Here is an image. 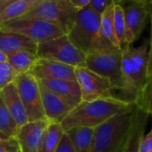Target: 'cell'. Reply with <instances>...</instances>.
Listing matches in <instances>:
<instances>
[{"instance_id":"cell-1","label":"cell","mask_w":152,"mask_h":152,"mask_svg":"<svg viewBox=\"0 0 152 152\" xmlns=\"http://www.w3.org/2000/svg\"><path fill=\"white\" fill-rule=\"evenodd\" d=\"M148 61V41L139 47L130 45L122 51V88L117 96L118 98L136 105L141 102L149 82Z\"/></svg>"},{"instance_id":"cell-2","label":"cell","mask_w":152,"mask_h":152,"mask_svg":"<svg viewBox=\"0 0 152 152\" xmlns=\"http://www.w3.org/2000/svg\"><path fill=\"white\" fill-rule=\"evenodd\" d=\"M136 104L117 96L81 102L61 122L65 131L73 127L96 128L106 121L122 113L134 110Z\"/></svg>"},{"instance_id":"cell-3","label":"cell","mask_w":152,"mask_h":152,"mask_svg":"<svg viewBox=\"0 0 152 152\" xmlns=\"http://www.w3.org/2000/svg\"><path fill=\"white\" fill-rule=\"evenodd\" d=\"M67 36L72 44L86 54L94 51L116 48L102 36L101 15L89 6L77 12L75 23Z\"/></svg>"},{"instance_id":"cell-4","label":"cell","mask_w":152,"mask_h":152,"mask_svg":"<svg viewBox=\"0 0 152 152\" xmlns=\"http://www.w3.org/2000/svg\"><path fill=\"white\" fill-rule=\"evenodd\" d=\"M135 109L115 116L96 127L91 152H123Z\"/></svg>"},{"instance_id":"cell-5","label":"cell","mask_w":152,"mask_h":152,"mask_svg":"<svg viewBox=\"0 0 152 152\" xmlns=\"http://www.w3.org/2000/svg\"><path fill=\"white\" fill-rule=\"evenodd\" d=\"M77 11L69 0H39V2L20 18L38 19L59 26L65 33L71 30Z\"/></svg>"},{"instance_id":"cell-6","label":"cell","mask_w":152,"mask_h":152,"mask_svg":"<svg viewBox=\"0 0 152 152\" xmlns=\"http://www.w3.org/2000/svg\"><path fill=\"white\" fill-rule=\"evenodd\" d=\"M121 62L122 50L110 48L87 53L84 67L108 78L111 82L115 91L120 92L122 88Z\"/></svg>"},{"instance_id":"cell-7","label":"cell","mask_w":152,"mask_h":152,"mask_svg":"<svg viewBox=\"0 0 152 152\" xmlns=\"http://www.w3.org/2000/svg\"><path fill=\"white\" fill-rule=\"evenodd\" d=\"M0 30L22 35L37 44L67 35L59 26L38 19L18 18L0 26Z\"/></svg>"},{"instance_id":"cell-8","label":"cell","mask_w":152,"mask_h":152,"mask_svg":"<svg viewBox=\"0 0 152 152\" xmlns=\"http://www.w3.org/2000/svg\"><path fill=\"white\" fill-rule=\"evenodd\" d=\"M38 58L53 60L73 67L85 65L86 54L72 44L67 35L37 45Z\"/></svg>"},{"instance_id":"cell-9","label":"cell","mask_w":152,"mask_h":152,"mask_svg":"<svg viewBox=\"0 0 152 152\" xmlns=\"http://www.w3.org/2000/svg\"><path fill=\"white\" fill-rule=\"evenodd\" d=\"M14 83L24 105L28 122L45 119L40 86L38 80L29 72L18 75Z\"/></svg>"},{"instance_id":"cell-10","label":"cell","mask_w":152,"mask_h":152,"mask_svg":"<svg viewBox=\"0 0 152 152\" xmlns=\"http://www.w3.org/2000/svg\"><path fill=\"white\" fill-rule=\"evenodd\" d=\"M76 81L79 86L82 102H91L102 98L113 97L114 87L111 82L87 68H75Z\"/></svg>"},{"instance_id":"cell-11","label":"cell","mask_w":152,"mask_h":152,"mask_svg":"<svg viewBox=\"0 0 152 152\" xmlns=\"http://www.w3.org/2000/svg\"><path fill=\"white\" fill-rule=\"evenodd\" d=\"M126 22V42L132 45L142 35L150 16L148 1H131L126 4L120 2Z\"/></svg>"},{"instance_id":"cell-12","label":"cell","mask_w":152,"mask_h":152,"mask_svg":"<svg viewBox=\"0 0 152 152\" xmlns=\"http://www.w3.org/2000/svg\"><path fill=\"white\" fill-rule=\"evenodd\" d=\"M47 118L28 122L20 126L15 136L21 152H40L46 129L50 124Z\"/></svg>"},{"instance_id":"cell-13","label":"cell","mask_w":152,"mask_h":152,"mask_svg":"<svg viewBox=\"0 0 152 152\" xmlns=\"http://www.w3.org/2000/svg\"><path fill=\"white\" fill-rule=\"evenodd\" d=\"M37 80L65 79L76 80L75 67L53 60L38 58L29 71Z\"/></svg>"},{"instance_id":"cell-14","label":"cell","mask_w":152,"mask_h":152,"mask_svg":"<svg viewBox=\"0 0 152 152\" xmlns=\"http://www.w3.org/2000/svg\"><path fill=\"white\" fill-rule=\"evenodd\" d=\"M39 82V81H38ZM42 103L45 118L51 122L61 123L74 109L63 98L53 93L39 82Z\"/></svg>"},{"instance_id":"cell-15","label":"cell","mask_w":152,"mask_h":152,"mask_svg":"<svg viewBox=\"0 0 152 152\" xmlns=\"http://www.w3.org/2000/svg\"><path fill=\"white\" fill-rule=\"evenodd\" d=\"M38 81L47 89L63 98L74 108L82 102L80 89L76 80L45 79Z\"/></svg>"},{"instance_id":"cell-16","label":"cell","mask_w":152,"mask_h":152,"mask_svg":"<svg viewBox=\"0 0 152 152\" xmlns=\"http://www.w3.org/2000/svg\"><path fill=\"white\" fill-rule=\"evenodd\" d=\"M0 97L15 120L19 128L28 122L24 105L19 95L14 81L7 85L0 91Z\"/></svg>"},{"instance_id":"cell-17","label":"cell","mask_w":152,"mask_h":152,"mask_svg":"<svg viewBox=\"0 0 152 152\" xmlns=\"http://www.w3.org/2000/svg\"><path fill=\"white\" fill-rule=\"evenodd\" d=\"M149 113L142 107L136 106L134 118L130 127L123 152H140L142 140L148 120Z\"/></svg>"},{"instance_id":"cell-18","label":"cell","mask_w":152,"mask_h":152,"mask_svg":"<svg viewBox=\"0 0 152 152\" xmlns=\"http://www.w3.org/2000/svg\"><path fill=\"white\" fill-rule=\"evenodd\" d=\"M37 43L17 33L0 30V50L8 56L20 51L37 53Z\"/></svg>"},{"instance_id":"cell-19","label":"cell","mask_w":152,"mask_h":152,"mask_svg":"<svg viewBox=\"0 0 152 152\" xmlns=\"http://www.w3.org/2000/svg\"><path fill=\"white\" fill-rule=\"evenodd\" d=\"M94 132L95 129L90 127H73L65 131L76 152H91Z\"/></svg>"},{"instance_id":"cell-20","label":"cell","mask_w":152,"mask_h":152,"mask_svg":"<svg viewBox=\"0 0 152 152\" xmlns=\"http://www.w3.org/2000/svg\"><path fill=\"white\" fill-rule=\"evenodd\" d=\"M37 59V53L20 51L8 56V63L15 70L17 75H21L29 72Z\"/></svg>"},{"instance_id":"cell-21","label":"cell","mask_w":152,"mask_h":152,"mask_svg":"<svg viewBox=\"0 0 152 152\" xmlns=\"http://www.w3.org/2000/svg\"><path fill=\"white\" fill-rule=\"evenodd\" d=\"M64 134H65V130L63 129L61 123L50 122L46 129L44 140H43L42 148H41L40 152L55 151Z\"/></svg>"},{"instance_id":"cell-22","label":"cell","mask_w":152,"mask_h":152,"mask_svg":"<svg viewBox=\"0 0 152 152\" xmlns=\"http://www.w3.org/2000/svg\"><path fill=\"white\" fill-rule=\"evenodd\" d=\"M114 2L107 8V10L101 15V29L102 36L107 39L112 45L116 48L120 49L119 42L117 38L115 33V26H114ZM121 50V49H120Z\"/></svg>"},{"instance_id":"cell-23","label":"cell","mask_w":152,"mask_h":152,"mask_svg":"<svg viewBox=\"0 0 152 152\" xmlns=\"http://www.w3.org/2000/svg\"><path fill=\"white\" fill-rule=\"evenodd\" d=\"M114 26L117 38L119 42L120 49L123 51L127 48L126 42V22L123 6L119 1H115L114 4Z\"/></svg>"},{"instance_id":"cell-24","label":"cell","mask_w":152,"mask_h":152,"mask_svg":"<svg viewBox=\"0 0 152 152\" xmlns=\"http://www.w3.org/2000/svg\"><path fill=\"white\" fill-rule=\"evenodd\" d=\"M19 126L0 97V131L9 137H15Z\"/></svg>"},{"instance_id":"cell-25","label":"cell","mask_w":152,"mask_h":152,"mask_svg":"<svg viewBox=\"0 0 152 152\" xmlns=\"http://www.w3.org/2000/svg\"><path fill=\"white\" fill-rule=\"evenodd\" d=\"M136 106L143 108L149 113V115H152V77L147 84L141 102Z\"/></svg>"},{"instance_id":"cell-26","label":"cell","mask_w":152,"mask_h":152,"mask_svg":"<svg viewBox=\"0 0 152 152\" xmlns=\"http://www.w3.org/2000/svg\"><path fill=\"white\" fill-rule=\"evenodd\" d=\"M113 2L114 0H90L89 7L99 15H102Z\"/></svg>"},{"instance_id":"cell-27","label":"cell","mask_w":152,"mask_h":152,"mask_svg":"<svg viewBox=\"0 0 152 152\" xmlns=\"http://www.w3.org/2000/svg\"><path fill=\"white\" fill-rule=\"evenodd\" d=\"M0 152H21L19 143L15 137L10 138L8 141L0 142Z\"/></svg>"},{"instance_id":"cell-28","label":"cell","mask_w":152,"mask_h":152,"mask_svg":"<svg viewBox=\"0 0 152 152\" xmlns=\"http://www.w3.org/2000/svg\"><path fill=\"white\" fill-rule=\"evenodd\" d=\"M149 3V12H150V18L151 23V39L149 42V61H148V79L150 80L152 77V3L148 1Z\"/></svg>"},{"instance_id":"cell-29","label":"cell","mask_w":152,"mask_h":152,"mask_svg":"<svg viewBox=\"0 0 152 152\" xmlns=\"http://www.w3.org/2000/svg\"><path fill=\"white\" fill-rule=\"evenodd\" d=\"M54 152H76L68 134L66 133L64 134L58 148L56 149V151Z\"/></svg>"},{"instance_id":"cell-30","label":"cell","mask_w":152,"mask_h":152,"mask_svg":"<svg viewBox=\"0 0 152 152\" xmlns=\"http://www.w3.org/2000/svg\"><path fill=\"white\" fill-rule=\"evenodd\" d=\"M140 152H152V127L150 133L144 135L142 140Z\"/></svg>"},{"instance_id":"cell-31","label":"cell","mask_w":152,"mask_h":152,"mask_svg":"<svg viewBox=\"0 0 152 152\" xmlns=\"http://www.w3.org/2000/svg\"><path fill=\"white\" fill-rule=\"evenodd\" d=\"M71 5L78 12L89 6L90 0H69Z\"/></svg>"},{"instance_id":"cell-32","label":"cell","mask_w":152,"mask_h":152,"mask_svg":"<svg viewBox=\"0 0 152 152\" xmlns=\"http://www.w3.org/2000/svg\"><path fill=\"white\" fill-rule=\"evenodd\" d=\"M15 79V77H9V76H4L0 74V91L5 87L7 85H9L10 83L13 82Z\"/></svg>"},{"instance_id":"cell-33","label":"cell","mask_w":152,"mask_h":152,"mask_svg":"<svg viewBox=\"0 0 152 152\" xmlns=\"http://www.w3.org/2000/svg\"><path fill=\"white\" fill-rule=\"evenodd\" d=\"M0 62H8V55L0 50Z\"/></svg>"},{"instance_id":"cell-34","label":"cell","mask_w":152,"mask_h":152,"mask_svg":"<svg viewBox=\"0 0 152 152\" xmlns=\"http://www.w3.org/2000/svg\"><path fill=\"white\" fill-rule=\"evenodd\" d=\"M10 138H12V137H9V136L5 135L4 133H2V132L0 131V142H5V141H8Z\"/></svg>"},{"instance_id":"cell-35","label":"cell","mask_w":152,"mask_h":152,"mask_svg":"<svg viewBox=\"0 0 152 152\" xmlns=\"http://www.w3.org/2000/svg\"><path fill=\"white\" fill-rule=\"evenodd\" d=\"M9 2H10V0H0V8H2L5 4H7Z\"/></svg>"},{"instance_id":"cell-36","label":"cell","mask_w":152,"mask_h":152,"mask_svg":"<svg viewBox=\"0 0 152 152\" xmlns=\"http://www.w3.org/2000/svg\"><path fill=\"white\" fill-rule=\"evenodd\" d=\"M150 2H151V3H152V0H151V1H150Z\"/></svg>"}]
</instances>
